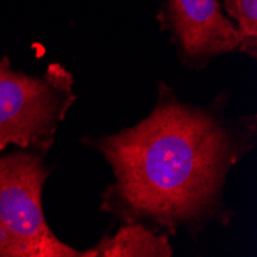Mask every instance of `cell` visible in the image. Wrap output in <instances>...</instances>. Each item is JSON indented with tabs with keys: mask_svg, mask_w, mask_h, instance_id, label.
Masks as SVG:
<instances>
[{
	"mask_svg": "<svg viewBox=\"0 0 257 257\" xmlns=\"http://www.w3.org/2000/svg\"><path fill=\"white\" fill-rule=\"evenodd\" d=\"M223 10L236 23L240 46L239 51L257 57V0H223Z\"/></svg>",
	"mask_w": 257,
	"mask_h": 257,
	"instance_id": "cell-6",
	"label": "cell"
},
{
	"mask_svg": "<svg viewBox=\"0 0 257 257\" xmlns=\"http://www.w3.org/2000/svg\"><path fill=\"white\" fill-rule=\"evenodd\" d=\"M174 248L167 232L133 222L120 223L112 236L105 234L94 246L80 251V257H171Z\"/></svg>",
	"mask_w": 257,
	"mask_h": 257,
	"instance_id": "cell-5",
	"label": "cell"
},
{
	"mask_svg": "<svg viewBox=\"0 0 257 257\" xmlns=\"http://www.w3.org/2000/svg\"><path fill=\"white\" fill-rule=\"evenodd\" d=\"M157 20L190 69L202 71L216 57L239 51L237 27L223 14L219 0H165Z\"/></svg>",
	"mask_w": 257,
	"mask_h": 257,
	"instance_id": "cell-4",
	"label": "cell"
},
{
	"mask_svg": "<svg viewBox=\"0 0 257 257\" xmlns=\"http://www.w3.org/2000/svg\"><path fill=\"white\" fill-rule=\"evenodd\" d=\"M228 103V91L205 105L185 103L160 80L153 111L137 125L80 139L112 173L100 211L170 237L185 231L193 240L211 223L228 226L234 211L225 200L226 179L257 144V115L229 117Z\"/></svg>",
	"mask_w": 257,
	"mask_h": 257,
	"instance_id": "cell-1",
	"label": "cell"
},
{
	"mask_svg": "<svg viewBox=\"0 0 257 257\" xmlns=\"http://www.w3.org/2000/svg\"><path fill=\"white\" fill-rule=\"evenodd\" d=\"M77 96L74 76L51 63L42 76L13 69L0 59V151L8 147H53L59 125Z\"/></svg>",
	"mask_w": 257,
	"mask_h": 257,
	"instance_id": "cell-3",
	"label": "cell"
},
{
	"mask_svg": "<svg viewBox=\"0 0 257 257\" xmlns=\"http://www.w3.org/2000/svg\"><path fill=\"white\" fill-rule=\"evenodd\" d=\"M51 148L0 151V257H80L45 219L42 197L53 173L46 162Z\"/></svg>",
	"mask_w": 257,
	"mask_h": 257,
	"instance_id": "cell-2",
	"label": "cell"
}]
</instances>
